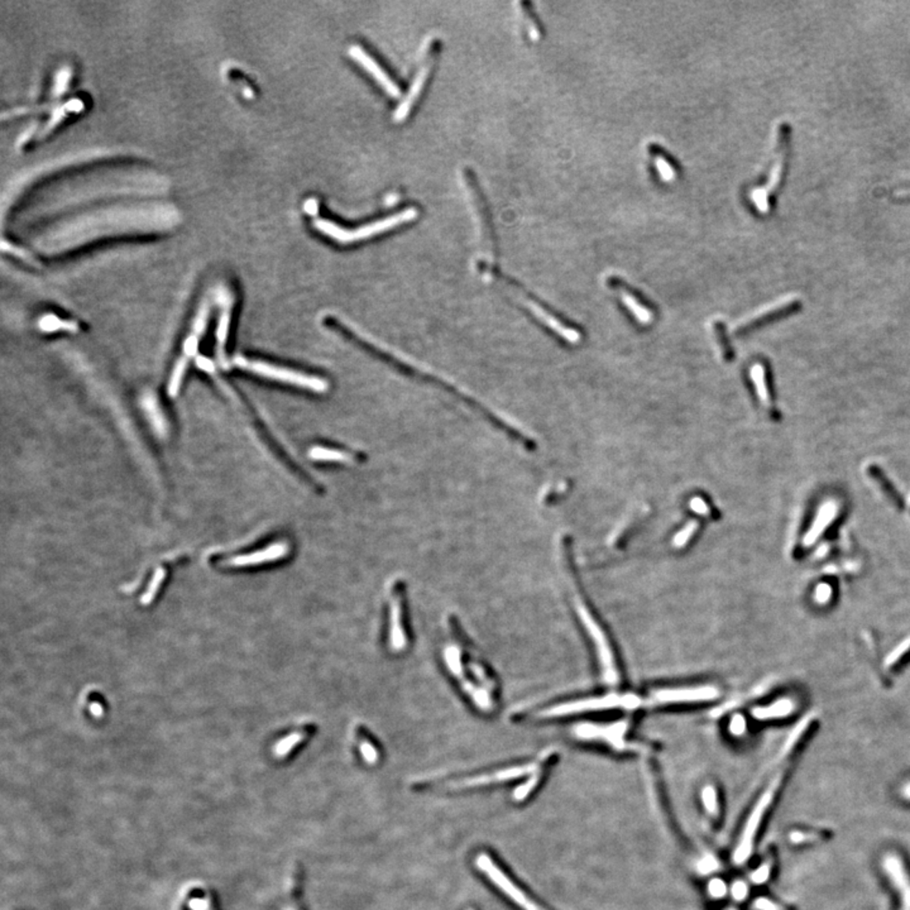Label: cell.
Masks as SVG:
<instances>
[{"label": "cell", "mask_w": 910, "mask_h": 910, "mask_svg": "<svg viewBox=\"0 0 910 910\" xmlns=\"http://www.w3.org/2000/svg\"><path fill=\"white\" fill-rule=\"evenodd\" d=\"M180 220L177 208L167 201H106L63 214L38 227L34 245L47 254H60L108 238L171 232Z\"/></svg>", "instance_id": "6da1fadb"}, {"label": "cell", "mask_w": 910, "mask_h": 910, "mask_svg": "<svg viewBox=\"0 0 910 910\" xmlns=\"http://www.w3.org/2000/svg\"><path fill=\"white\" fill-rule=\"evenodd\" d=\"M570 591H572V600H573V607L576 609V614L582 627L585 629L587 635L591 640L592 645L596 650V654L598 656L599 667H600V673L605 682L616 685L621 680L620 675V667L616 660V654H614V646L611 644L609 638L607 636L606 631L603 626L599 623L597 617L592 612L591 607L585 602L583 596L578 588L574 587V582H570Z\"/></svg>", "instance_id": "7a4b0ae2"}, {"label": "cell", "mask_w": 910, "mask_h": 910, "mask_svg": "<svg viewBox=\"0 0 910 910\" xmlns=\"http://www.w3.org/2000/svg\"><path fill=\"white\" fill-rule=\"evenodd\" d=\"M644 705H646L645 698L640 697L638 694L627 693V691L626 693L612 691L597 697L582 698L576 700L561 702L541 711L538 716L544 718H560V717H568L582 713L602 712L612 709L636 711Z\"/></svg>", "instance_id": "3957f363"}, {"label": "cell", "mask_w": 910, "mask_h": 910, "mask_svg": "<svg viewBox=\"0 0 910 910\" xmlns=\"http://www.w3.org/2000/svg\"><path fill=\"white\" fill-rule=\"evenodd\" d=\"M416 218V209L410 208V209L400 212L396 215H391L386 219L377 220L374 223L359 227L358 229H347V228L341 227V225L335 224L333 221L325 219L316 220L314 223V227L316 228L321 234L329 236L330 239H333L335 242H339L341 244H350V243L368 239V238L374 236V235L382 234L387 230L400 227L402 224H405L407 221H412Z\"/></svg>", "instance_id": "277c9868"}, {"label": "cell", "mask_w": 910, "mask_h": 910, "mask_svg": "<svg viewBox=\"0 0 910 910\" xmlns=\"http://www.w3.org/2000/svg\"><path fill=\"white\" fill-rule=\"evenodd\" d=\"M235 365L241 370L250 372L258 374L265 378L272 379L282 383H287L291 386L299 387L303 390H309L312 392H325L327 390V382L325 379L318 378L315 376H309L303 372H297L295 370H290L286 367H279L274 364L267 363L263 361H257V359H250V358H243L238 356L235 358Z\"/></svg>", "instance_id": "5b68a950"}, {"label": "cell", "mask_w": 910, "mask_h": 910, "mask_svg": "<svg viewBox=\"0 0 910 910\" xmlns=\"http://www.w3.org/2000/svg\"><path fill=\"white\" fill-rule=\"evenodd\" d=\"M720 696V689L713 684H694L663 687L650 691L646 697V705L667 707V705H697L712 702Z\"/></svg>", "instance_id": "8992f818"}, {"label": "cell", "mask_w": 910, "mask_h": 910, "mask_svg": "<svg viewBox=\"0 0 910 910\" xmlns=\"http://www.w3.org/2000/svg\"><path fill=\"white\" fill-rule=\"evenodd\" d=\"M781 780H782V773H779L774 778L771 784L767 787L762 796L758 798V803L752 808L749 818L745 823L742 833L740 837V841L736 846L735 852H734V862L736 865H742L746 862V860L750 857L752 849H754V842L758 834V829L766 811L769 809L770 804L773 803L774 796L776 794V790L779 789Z\"/></svg>", "instance_id": "52a82bcc"}, {"label": "cell", "mask_w": 910, "mask_h": 910, "mask_svg": "<svg viewBox=\"0 0 910 910\" xmlns=\"http://www.w3.org/2000/svg\"><path fill=\"white\" fill-rule=\"evenodd\" d=\"M627 731L629 723L626 720L614 723H580L573 728V735L578 740L605 743L614 750L629 751L636 746H632L626 740Z\"/></svg>", "instance_id": "ba28073f"}, {"label": "cell", "mask_w": 910, "mask_h": 910, "mask_svg": "<svg viewBox=\"0 0 910 910\" xmlns=\"http://www.w3.org/2000/svg\"><path fill=\"white\" fill-rule=\"evenodd\" d=\"M476 864L478 869L485 873L496 887H500L502 893L507 895L512 902H516L523 910H543L536 902H532L530 898L525 894L497 865L493 862L492 858L487 853H479Z\"/></svg>", "instance_id": "9c48e42d"}, {"label": "cell", "mask_w": 910, "mask_h": 910, "mask_svg": "<svg viewBox=\"0 0 910 910\" xmlns=\"http://www.w3.org/2000/svg\"><path fill=\"white\" fill-rule=\"evenodd\" d=\"M208 318H209V306H208V303H205L204 305H201L200 310L197 312V316L196 318H195V324H194V332L191 333V335H190L189 338L185 341L183 354H182L181 358L177 361L176 365H174L172 376H171L170 383H168V392H170L171 396H176L177 392H179V388H180V383H181L183 373L186 371V367H188V364H189L190 359H191L192 356L196 353L199 341H200L201 335L204 334L205 327H206V323H208Z\"/></svg>", "instance_id": "30bf717a"}, {"label": "cell", "mask_w": 910, "mask_h": 910, "mask_svg": "<svg viewBox=\"0 0 910 910\" xmlns=\"http://www.w3.org/2000/svg\"><path fill=\"white\" fill-rule=\"evenodd\" d=\"M85 108H86V100L83 97H75V98L63 101L56 109V112L50 114V117L46 119V121L34 128L33 133L26 134L23 138H21L19 144L24 147V145H30V143H36L38 141L43 139L52 132L53 129L59 128L61 124H63L65 121H68V118H72L77 114L83 112Z\"/></svg>", "instance_id": "8fae6325"}, {"label": "cell", "mask_w": 910, "mask_h": 910, "mask_svg": "<svg viewBox=\"0 0 910 910\" xmlns=\"http://www.w3.org/2000/svg\"><path fill=\"white\" fill-rule=\"evenodd\" d=\"M884 871L899 895V909L910 910V875L902 857L887 853L882 861Z\"/></svg>", "instance_id": "7c38bea8"}, {"label": "cell", "mask_w": 910, "mask_h": 910, "mask_svg": "<svg viewBox=\"0 0 910 910\" xmlns=\"http://www.w3.org/2000/svg\"><path fill=\"white\" fill-rule=\"evenodd\" d=\"M514 291H515V294H517V297L521 300V303H523V305H525V306H526V307H527V309H529V310H530L531 312H532V314H534V315H535V316H536V318L544 324V325L547 326L550 330H553L554 333L556 334V335H559L561 339L568 341L570 344H578V343L580 341V339H582V334L579 333L576 329L565 325V324L561 321L560 318L554 316L552 312H549V311L546 310L545 307H543V306H541L540 303H536V301L531 300L527 296L523 295L521 291H517L515 287H514Z\"/></svg>", "instance_id": "4fadbf2b"}, {"label": "cell", "mask_w": 910, "mask_h": 910, "mask_svg": "<svg viewBox=\"0 0 910 910\" xmlns=\"http://www.w3.org/2000/svg\"><path fill=\"white\" fill-rule=\"evenodd\" d=\"M607 283L614 292L618 294L623 306L632 314V316L636 318L638 323H641L643 325H649L654 320V312L649 307V305H646L644 300L637 295L632 288H629L618 277L609 279Z\"/></svg>", "instance_id": "5bb4252c"}, {"label": "cell", "mask_w": 910, "mask_h": 910, "mask_svg": "<svg viewBox=\"0 0 910 910\" xmlns=\"http://www.w3.org/2000/svg\"><path fill=\"white\" fill-rule=\"evenodd\" d=\"M800 309H802V305H800V301H798V300H790V301L781 303V305H776V306H773L767 310L760 312V314L752 316V318L743 320L742 323L736 325L735 333L737 335L750 333V332H754V330H756L761 326L767 325V324L776 321V320L790 316V315H793L794 312L800 310Z\"/></svg>", "instance_id": "9a60e30c"}, {"label": "cell", "mask_w": 910, "mask_h": 910, "mask_svg": "<svg viewBox=\"0 0 910 910\" xmlns=\"http://www.w3.org/2000/svg\"><path fill=\"white\" fill-rule=\"evenodd\" d=\"M647 153L652 170L659 181L663 183H674L680 179L682 167L665 148L659 144L650 143L647 145Z\"/></svg>", "instance_id": "2e32d148"}, {"label": "cell", "mask_w": 910, "mask_h": 910, "mask_svg": "<svg viewBox=\"0 0 910 910\" xmlns=\"http://www.w3.org/2000/svg\"><path fill=\"white\" fill-rule=\"evenodd\" d=\"M349 54L353 60H356L362 68L367 70V72L382 86L383 90H386L390 97L398 98L401 95L400 86L394 83V80L391 79V76L388 75L386 71H383V68L379 66L378 62L373 60L371 56L364 51L363 48H361L358 46H353L349 50Z\"/></svg>", "instance_id": "e0dca14e"}, {"label": "cell", "mask_w": 910, "mask_h": 910, "mask_svg": "<svg viewBox=\"0 0 910 910\" xmlns=\"http://www.w3.org/2000/svg\"><path fill=\"white\" fill-rule=\"evenodd\" d=\"M538 765L536 764H525V765L512 766L500 770L497 773L489 774V775H481L476 778H470L467 780L455 782L454 787H474V785H483V784H489L494 781L512 780L516 778H521L523 775L527 774L536 773Z\"/></svg>", "instance_id": "ac0fdd59"}, {"label": "cell", "mask_w": 910, "mask_h": 910, "mask_svg": "<svg viewBox=\"0 0 910 910\" xmlns=\"http://www.w3.org/2000/svg\"><path fill=\"white\" fill-rule=\"evenodd\" d=\"M402 616H403V607H402L401 597L397 593H394L391 600V629H390V644L394 651H401L407 644V638L402 625Z\"/></svg>", "instance_id": "d6986e66"}, {"label": "cell", "mask_w": 910, "mask_h": 910, "mask_svg": "<svg viewBox=\"0 0 910 910\" xmlns=\"http://www.w3.org/2000/svg\"><path fill=\"white\" fill-rule=\"evenodd\" d=\"M836 515H837V503L832 501L825 503L811 525V530L804 536V546L813 545L818 540L819 536L825 532L828 525L833 521Z\"/></svg>", "instance_id": "ffe728a7"}, {"label": "cell", "mask_w": 910, "mask_h": 910, "mask_svg": "<svg viewBox=\"0 0 910 910\" xmlns=\"http://www.w3.org/2000/svg\"><path fill=\"white\" fill-rule=\"evenodd\" d=\"M796 709V703L791 699H780L771 705L756 707L752 709V716L760 720H778L791 714Z\"/></svg>", "instance_id": "44dd1931"}, {"label": "cell", "mask_w": 910, "mask_h": 910, "mask_svg": "<svg viewBox=\"0 0 910 910\" xmlns=\"http://www.w3.org/2000/svg\"><path fill=\"white\" fill-rule=\"evenodd\" d=\"M750 374L760 401L762 402L765 406H770L771 405V394H770V388L767 385L765 367L762 364L756 363L755 365H752Z\"/></svg>", "instance_id": "7402d4cb"}, {"label": "cell", "mask_w": 910, "mask_h": 910, "mask_svg": "<svg viewBox=\"0 0 910 910\" xmlns=\"http://www.w3.org/2000/svg\"><path fill=\"white\" fill-rule=\"evenodd\" d=\"M867 473H869V476H870L876 483H879L881 489L887 493V497L894 501L895 505H898L899 507H902L904 501H902V496H900V494L898 493V491L895 489L894 485H893V483L889 481V478H887V474L884 473V470L881 469L880 467H878L876 464H871V465H869V468H867Z\"/></svg>", "instance_id": "603a6c76"}, {"label": "cell", "mask_w": 910, "mask_h": 910, "mask_svg": "<svg viewBox=\"0 0 910 910\" xmlns=\"http://www.w3.org/2000/svg\"><path fill=\"white\" fill-rule=\"evenodd\" d=\"M712 332L714 338H716V341H717V345L720 348V356H723L725 361H731L734 358V352L729 347V341H728L727 335H726L725 326H723V323L720 321V318H716L713 321Z\"/></svg>", "instance_id": "cb8c5ba5"}, {"label": "cell", "mask_w": 910, "mask_h": 910, "mask_svg": "<svg viewBox=\"0 0 910 910\" xmlns=\"http://www.w3.org/2000/svg\"><path fill=\"white\" fill-rule=\"evenodd\" d=\"M702 803L705 807V811L716 817L718 814V799H717V791L713 785H705L702 790Z\"/></svg>", "instance_id": "d4e9b609"}, {"label": "cell", "mask_w": 910, "mask_h": 910, "mask_svg": "<svg viewBox=\"0 0 910 910\" xmlns=\"http://www.w3.org/2000/svg\"><path fill=\"white\" fill-rule=\"evenodd\" d=\"M698 527H699V523L696 521V520H693V521L687 523V525L682 527V530L679 531V532L675 535L674 538H673V545H674V547L680 549V547H684V546L687 545L690 540L693 538V536L696 535V532L698 531Z\"/></svg>", "instance_id": "484cf974"}, {"label": "cell", "mask_w": 910, "mask_h": 910, "mask_svg": "<svg viewBox=\"0 0 910 910\" xmlns=\"http://www.w3.org/2000/svg\"><path fill=\"white\" fill-rule=\"evenodd\" d=\"M311 455H312L315 459H318V461H335V462H339V461H341V462H343V461H348L349 459L348 454H345V453H343V452H339V450L325 449V447H315V449H312V450H311Z\"/></svg>", "instance_id": "4316f807"}, {"label": "cell", "mask_w": 910, "mask_h": 910, "mask_svg": "<svg viewBox=\"0 0 910 910\" xmlns=\"http://www.w3.org/2000/svg\"><path fill=\"white\" fill-rule=\"evenodd\" d=\"M303 740V734H300V732H296V734H291V735L287 736L286 738H283L282 741H280V742L277 743V746H276V750H274L276 751V755H277V756H280V758H282V756H286L288 752H291V751H292V749L295 747L296 745H299V743L301 742Z\"/></svg>", "instance_id": "83f0119b"}, {"label": "cell", "mask_w": 910, "mask_h": 910, "mask_svg": "<svg viewBox=\"0 0 910 910\" xmlns=\"http://www.w3.org/2000/svg\"><path fill=\"white\" fill-rule=\"evenodd\" d=\"M41 327L45 332H54V330H60V329H68V330L75 329V325H74V323L63 321V320L56 318L53 315H48L41 321Z\"/></svg>", "instance_id": "f1b7e54d"}, {"label": "cell", "mask_w": 910, "mask_h": 910, "mask_svg": "<svg viewBox=\"0 0 910 910\" xmlns=\"http://www.w3.org/2000/svg\"><path fill=\"white\" fill-rule=\"evenodd\" d=\"M523 19L526 23V30H527L529 37L534 39V41H536V39L541 37L543 30H541V27L538 24V18L531 13L530 9L523 10Z\"/></svg>", "instance_id": "f546056e"}, {"label": "cell", "mask_w": 910, "mask_h": 910, "mask_svg": "<svg viewBox=\"0 0 910 910\" xmlns=\"http://www.w3.org/2000/svg\"><path fill=\"white\" fill-rule=\"evenodd\" d=\"M538 780H540V774L535 773L531 776V779H529L526 782H523V785H520L518 788L516 789L515 793H514L515 800H523L526 796H530L531 791L536 788Z\"/></svg>", "instance_id": "4dcf8cb0"}, {"label": "cell", "mask_w": 910, "mask_h": 910, "mask_svg": "<svg viewBox=\"0 0 910 910\" xmlns=\"http://www.w3.org/2000/svg\"><path fill=\"white\" fill-rule=\"evenodd\" d=\"M910 652V638L904 641L900 646H898L894 651L891 652L887 659V667H894L896 664L900 663V660L904 659V656Z\"/></svg>", "instance_id": "1f68e13d"}, {"label": "cell", "mask_w": 910, "mask_h": 910, "mask_svg": "<svg viewBox=\"0 0 910 910\" xmlns=\"http://www.w3.org/2000/svg\"><path fill=\"white\" fill-rule=\"evenodd\" d=\"M689 506L697 515L703 516V517H711L712 516V508L708 505V502L700 496L693 497L690 500Z\"/></svg>", "instance_id": "d6a6232c"}, {"label": "cell", "mask_w": 910, "mask_h": 910, "mask_svg": "<svg viewBox=\"0 0 910 910\" xmlns=\"http://www.w3.org/2000/svg\"><path fill=\"white\" fill-rule=\"evenodd\" d=\"M359 750L368 764L373 765L378 761V751L368 740H362V742L359 745Z\"/></svg>", "instance_id": "836d02e7"}, {"label": "cell", "mask_w": 910, "mask_h": 910, "mask_svg": "<svg viewBox=\"0 0 910 910\" xmlns=\"http://www.w3.org/2000/svg\"><path fill=\"white\" fill-rule=\"evenodd\" d=\"M189 908L191 910H215L214 902H212V896H194L189 899Z\"/></svg>", "instance_id": "e575fe53"}, {"label": "cell", "mask_w": 910, "mask_h": 910, "mask_svg": "<svg viewBox=\"0 0 910 910\" xmlns=\"http://www.w3.org/2000/svg\"><path fill=\"white\" fill-rule=\"evenodd\" d=\"M770 872H771V862L766 861L764 864L760 865L758 869L751 873V881L754 884H758V885L764 884L766 880L769 879Z\"/></svg>", "instance_id": "d590c367"}, {"label": "cell", "mask_w": 910, "mask_h": 910, "mask_svg": "<svg viewBox=\"0 0 910 910\" xmlns=\"http://www.w3.org/2000/svg\"><path fill=\"white\" fill-rule=\"evenodd\" d=\"M708 894L714 899H720L727 894V885L722 879H712L708 884Z\"/></svg>", "instance_id": "8d00e7d4"}, {"label": "cell", "mask_w": 910, "mask_h": 910, "mask_svg": "<svg viewBox=\"0 0 910 910\" xmlns=\"http://www.w3.org/2000/svg\"><path fill=\"white\" fill-rule=\"evenodd\" d=\"M731 894L734 896L736 902H743L747 894H749L747 884L745 881H736L735 884L731 887Z\"/></svg>", "instance_id": "74e56055"}, {"label": "cell", "mask_w": 910, "mask_h": 910, "mask_svg": "<svg viewBox=\"0 0 910 910\" xmlns=\"http://www.w3.org/2000/svg\"><path fill=\"white\" fill-rule=\"evenodd\" d=\"M831 597H832V588H831V585L826 583L819 584L818 587H817V589H816V600H817L818 603L825 605V603H827V602L831 599Z\"/></svg>", "instance_id": "f35d334b"}, {"label": "cell", "mask_w": 910, "mask_h": 910, "mask_svg": "<svg viewBox=\"0 0 910 910\" xmlns=\"http://www.w3.org/2000/svg\"><path fill=\"white\" fill-rule=\"evenodd\" d=\"M717 866H718V864H717V861H716L714 857L705 856V858H702V860L699 861L698 870H699V872H702V873H709V872L714 871V870L717 869Z\"/></svg>", "instance_id": "ab89813d"}, {"label": "cell", "mask_w": 910, "mask_h": 910, "mask_svg": "<svg viewBox=\"0 0 910 910\" xmlns=\"http://www.w3.org/2000/svg\"><path fill=\"white\" fill-rule=\"evenodd\" d=\"M729 731L735 736L742 735L746 731V720L741 716H736L729 723Z\"/></svg>", "instance_id": "60d3db41"}, {"label": "cell", "mask_w": 910, "mask_h": 910, "mask_svg": "<svg viewBox=\"0 0 910 910\" xmlns=\"http://www.w3.org/2000/svg\"><path fill=\"white\" fill-rule=\"evenodd\" d=\"M568 488V482H565V481L558 482V483L554 485L552 488H549V491L545 493V498H550V497H552V498H555V497H558V496H563V494L567 493Z\"/></svg>", "instance_id": "b9f144b4"}, {"label": "cell", "mask_w": 910, "mask_h": 910, "mask_svg": "<svg viewBox=\"0 0 910 910\" xmlns=\"http://www.w3.org/2000/svg\"><path fill=\"white\" fill-rule=\"evenodd\" d=\"M754 907H755V909L758 910H781L780 907L776 902H774L770 899H766V898L756 899L754 902Z\"/></svg>", "instance_id": "7bdbcfd3"}, {"label": "cell", "mask_w": 910, "mask_h": 910, "mask_svg": "<svg viewBox=\"0 0 910 910\" xmlns=\"http://www.w3.org/2000/svg\"><path fill=\"white\" fill-rule=\"evenodd\" d=\"M818 837V834L809 833V832H802V831H799V832H793V833L790 834V840H791V842H794V843H804V842L813 841V840H817Z\"/></svg>", "instance_id": "ee69618b"}, {"label": "cell", "mask_w": 910, "mask_h": 910, "mask_svg": "<svg viewBox=\"0 0 910 910\" xmlns=\"http://www.w3.org/2000/svg\"><path fill=\"white\" fill-rule=\"evenodd\" d=\"M902 794H904V796H905L907 799H909L910 800V782H908V784L902 788Z\"/></svg>", "instance_id": "f6af8a7d"}, {"label": "cell", "mask_w": 910, "mask_h": 910, "mask_svg": "<svg viewBox=\"0 0 910 910\" xmlns=\"http://www.w3.org/2000/svg\"><path fill=\"white\" fill-rule=\"evenodd\" d=\"M286 910H296V909H294V908H292V907H290V908H287V909H286Z\"/></svg>", "instance_id": "bcb514c9"}, {"label": "cell", "mask_w": 910, "mask_h": 910, "mask_svg": "<svg viewBox=\"0 0 910 910\" xmlns=\"http://www.w3.org/2000/svg\"><path fill=\"white\" fill-rule=\"evenodd\" d=\"M731 910H734V909H731Z\"/></svg>", "instance_id": "7dc6e473"}]
</instances>
